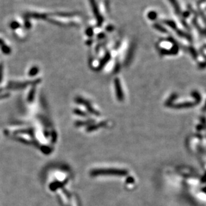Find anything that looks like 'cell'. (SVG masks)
<instances>
[{
  "instance_id": "cell-1",
  "label": "cell",
  "mask_w": 206,
  "mask_h": 206,
  "mask_svg": "<svg viewBox=\"0 0 206 206\" xmlns=\"http://www.w3.org/2000/svg\"><path fill=\"white\" fill-rule=\"evenodd\" d=\"M0 47L1 48V50L2 51H3V53H5V54H9V53H10V48H9V47L8 46H6L5 43L3 42V40H2L1 39H0Z\"/></svg>"
},
{
  "instance_id": "cell-2",
  "label": "cell",
  "mask_w": 206,
  "mask_h": 206,
  "mask_svg": "<svg viewBox=\"0 0 206 206\" xmlns=\"http://www.w3.org/2000/svg\"><path fill=\"white\" fill-rule=\"evenodd\" d=\"M170 1V3L172 4V6H173V8L175 9V10L177 12H180V6L178 5L177 2L176 1V0H169Z\"/></svg>"
},
{
  "instance_id": "cell-3",
  "label": "cell",
  "mask_w": 206,
  "mask_h": 206,
  "mask_svg": "<svg viewBox=\"0 0 206 206\" xmlns=\"http://www.w3.org/2000/svg\"><path fill=\"white\" fill-rule=\"evenodd\" d=\"M157 14L156 12H150L148 13V17L149 19L151 20H154L157 19Z\"/></svg>"
},
{
  "instance_id": "cell-4",
  "label": "cell",
  "mask_w": 206,
  "mask_h": 206,
  "mask_svg": "<svg viewBox=\"0 0 206 206\" xmlns=\"http://www.w3.org/2000/svg\"><path fill=\"white\" fill-rule=\"evenodd\" d=\"M2 76H3V66L0 64V82L2 80Z\"/></svg>"
},
{
  "instance_id": "cell-5",
  "label": "cell",
  "mask_w": 206,
  "mask_h": 206,
  "mask_svg": "<svg viewBox=\"0 0 206 206\" xmlns=\"http://www.w3.org/2000/svg\"><path fill=\"white\" fill-rule=\"evenodd\" d=\"M18 23H17V22H13V23H12V24H11V27H12V28H16L18 27V24H17Z\"/></svg>"
},
{
  "instance_id": "cell-6",
  "label": "cell",
  "mask_w": 206,
  "mask_h": 206,
  "mask_svg": "<svg viewBox=\"0 0 206 206\" xmlns=\"http://www.w3.org/2000/svg\"><path fill=\"white\" fill-rule=\"evenodd\" d=\"M8 96H9V95H8V94H5V95H0V99H2V98H6V97H8Z\"/></svg>"
}]
</instances>
